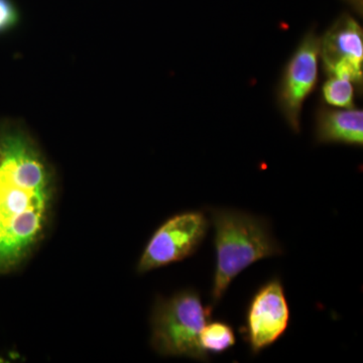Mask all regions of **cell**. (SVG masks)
Here are the masks:
<instances>
[{"label":"cell","instance_id":"obj_8","mask_svg":"<svg viewBox=\"0 0 363 363\" xmlns=\"http://www.w3.org/2000/svg\"><path fill=\"white\" fill-rule=\"evenodd\" d=\"M315 140L320 145H363L362 109L320 106L315 113Z\"/></svg>","mask_w":363,"mask_h":363},{"label":"cell","instance_id":"obj_1","mask_svg":"<svg viewBox=\"0 0 363 363\" xmlns=\"http://www.w3.org/2000/svg\"><path fill=\"white\" fill-rule=\"evenodd\" d=\"M57 175L16 119H0V274L20 269L44 240L54 213Z\"/></svg>","mask_w":363,"mask_h":363},{"label":"cell","instance_id":"obj_2","mask_svg":"<svg viewBox=\"0 0 363 363\" xmlns=\"http://www.w3.org/2000/svg\"><path fill=\"white\" fill-rule=\"evenodd\" d=\"M209 213L216 252L211 289L215 306L240 272L259 260L283 255L284 250L264 217L231 208H210Z\"/></svg>","mask_w":363,"mask_h":363},{"label":"cell","instance_id":"obj_10","mask_svg":"<svg viewBox=\"0 0 363 363\" xmlns=\"http://www.w3.org/2000/svg\"><path fill=\"white\" fill-rule=\"evenodd\" d=\"M322 85V99L325 104L335 108H353L354 107L355 86L350 79L327 76Z\"/></svg>","mask_w":363,"mask_h":363},{"label":"cell","instance_id":"obj_4","mask_svg":"<svg viewBox=\"0 0 363 363\" xmlns=\"http://www.w3.org/2000/svg\"><path fill=\"white\" fill-rule=\"evenodd\" d=\"M321 37L315 28L305 33L281 72L276 90L279 111L294 133L301 130V114L306 99L318 84Z\"/></svg>","mask_w":363,"mask_h":363},{"label":"cell","instance_id":"obj_6","mask_svg":"<svg viewBox=\"0 0 363 363\" xmlns=\"http://www.w3.org/2000/svg\"><path fill=\"white\" fill-rule=\"evenodd\" d=\"M290 308L279 278L264 284L252 298L245 312L243 338L252 354H259L276 343L288 329Z\"/></svg>","mask_w":363,"mask_h":363},{"label":"cell","instance_id":"obj_9","mask_svg":"<svg viewBox=\"0 0 363 363\" xmlns=\"http://www.w3.org/2000/svg\"><path fill=\"white\" fill-rule=\"evenodd\" d=\"M235 333L233 326L223 321H208L200 335L202 350L212 354H220L230 350L235 344Z\"/></svg>","mask_w":363,"mask_h":363},{"label":"cell","instance_id":"obj_5","mask_svg":"<svg viewBox=\"0 0 363 363\" xmlns=\"http://www.w3.org/2000/svg\"><path fill=\"white\" fill-rule=\"evenodd\" d=\"M209 220L202 211H186L172 216L155 231L142 257L138 272L145 274L191 257L202 245Z\"/></svg>","mask_w":363,"mask_h":363},{"label":"cell","instance_id":"obj_3","mask_svg":"<svg viewBox=\"0 0 363 363\" xmlns=\"http://www.w3.org/2000/svg\"><path fill=\"white\" fill-rule=\"evenodd\" d=\"M211 310L193 289L169 298L160 297L150 317L152 347L162 357L208 362L210 357L202 350L200 335L211 317Z\"/></svg>","mask_w":363,"mask_h":363},{"label":"cell","instance_id":"obj_7","mask_svg":"<svg viewBox=\"0 0 363 363\" xmlns=\"http://www.w3.org/2000/svg\"><path fill=\"white\" fill-rule=\"evenodd\" d=\"M320 57L326 76L350 79L362 89L363 30L350 13L341 14L321 37Z\"/></svg>","mask_w":363,"mask_h":363},{"label":"cell","instance_id":"obj_11","mask_svg":"<svg viewBox=\"0 0 363 363\" xmlns=\"http://www.w3.org/2000/svg\"><path fill=\"white\" fill-rule=\"evenodd\" d=\"M21 23V13L14 0H0V35L13 32Z\"/></svg>","mask_w":363,"mask_h":363}]
</instances>
